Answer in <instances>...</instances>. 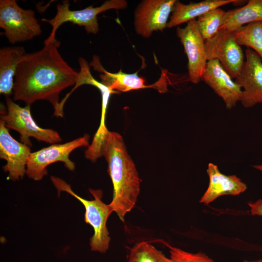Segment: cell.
<instances>
[{
  "mask_svg": "<svg viewBox=\"0 0 262 262\" xmlns=\"http://www.w3.org/2000/svg\"><path fill=\"white\" fill-rule=\"evenodd\" d=\"M253 167L255 169L262 171V164L260 165H254Z\"/></svg>",
  "mask_w": 262,
  "mask_h": 262,
  "instance_id": "cell-24",
  "label": "cell"
},
{
  "mask_svg": "<svg viewBox=\"0 0 262 262\" xmlns=\"http://www.w3.org/2000/svg\"><path fill=\"white\" fill-rule=\"evenodd\" d=\"M50 179L58 194L62 191L66 192L83 205L85 210V222L90 224L94 230V234L90 239L91 249L100 253L105 252L108 249L110 241L106 223L113 211L109 204H106L101 200L102 191L89 189L94 199L88 200L75 194L70 185L62 179L54 176H51Z\"/></svg>",
  "mask_w": 262,
  "mask_h": 262,
  "instance_id": "cell-3",
  "label": "cell"
},
{
  "mask_svg": "<svg viewBox=\"0 0 262 262\" xmlns=\"http://www.w3.org/2000/svg\"><path fill=\"white\" fill-rule=\"evenodd\" d=\"M8 130L0 121V158L6 162L2 168L8 179L15 181L26 174L31 147L15 140Z\"/></svg>",
  "mask_w": 262,
  "mask_h": 262,
  "instance_id": "cell-12",
  "label": "cell"
},
{
  "mask_svg": "<svg viewBox=\"0 0 262 262\" xmlns=\"http://www.w3.org/2000/svg\"><path fill=\"white\" fill-rule=\"evenodd\" d=\"M232 32L239 45L252 49L262 60V21L245 25Z\"/></svg>",
  "mask_w": 262,
  "mask_h": 262,
  "instance_id": "cell-19",
  "label": "cell"
},
{
  "mask_svg": "<svg viewBox=\"0 0 262 262\" xmlns=\"http://www.w3.org/2000/svg\"><path fill=\"white\" fill-rule=\"evenodd\" d=\"M250 212L253 215L262 216V199H259L254 202H248Z\"/></svg>",
  "mask_w": 262,
  "mask_h": 262,
  "instance_id": "cell-23",
  "label": "cell"
},
{
  "mask_svg": "<svg viewBox=\"0 0 262 262\" xmlns=\"http://www.w3.org/2000/svg\"><path fill=\"white\" fill-rule=\"evenodd\" d=\"M89 135L85 134L63 144H54L36 151L31 152L27 162L26 174L30 179L40 180L46 175L47 167L54 163L61 162L69 170L73 171L75 164L69 159L74 150L89 146Z\"/></svg>",
  "mask_w": 262,
  "mask_h": 262,
  "instance_id": "cell-6",
  "label": "cell"
},
{
  "mask_svg": "<svg viewBox=\"0 0 262 262\" xmlns=\"http://www.w3.org/2000/svg\"><path fill=\"white\" fill-rule=\"evenodd\" d=\"M207 61L218 60L232 78L235 79L245 61V54L236 42L233 32L220 29L205 40Z\"/></svg>",
  "mask_w": 262,
  "mask_h": 262,
  "instance_id": "cell-8",
  "label": "cell"
},
{
  "mask_svg": "<svg viewBox=\"0 0 262 262\" xmlns=\"http://www.w3.org/2000/svg\"><path fill=\"white\" fill-rule=\"evenodd\" d=\"M245 61L235 82L242 88L240 101L246 108L262 103V60L253 50H245Z\"/></svg>",
  "mask_w": 262,
  "mask_h": 262,
  "instance_id": "cell-11",
  "label": "cell"
},
{
  "mask_svg": "<svg viewBox=\"0 0 262 262\" xmlns=\"http://www.w3.org/2000/svg\"><path fill=\"white\" fill-rule=\"evenodd\" d=\"M0 27L13 44L30 40L42 33L34 12L21 8L15 0H0Z\"/></svg>",
  "mask_w": 262,
  "mask_h": 262,
  "instance_id": "cell-5",
  "label": "cell"
},
{
  "mask_svg": "<svg viewBox=\"0 0 262 262\" xmlns=\"http://www.w3.org/2000/svg\"><path fill=\"white\" fill-rule=\"evenodd\" d=\"M207 172L209 178V185L199 201L206 205L222 196L239 195L247 188L246 185L236 175L223 174L213 163L208 164Z\"/></svg>",
  "mask_w": 262,
  "mask_h": 262,
  "instance_id": "cell-15",
  "label": "cell"
},
{
  "mask_svg": "<svg viewBox=\"0 0 262 262\" xmlns=\"http://www.w3.org/2000/svg\"><path fill=\"white\" fill-rule=\"evenodd\" d=\"M5 99L6 107L3 105L0 107V121L7 129L19 133L21 143L31 147V137L51 144L62 142V139L57 131L42 128L36 124L31 113V105L21 107L10 96L5 97Z\"/></svg>",
  "mask_w": 262,
  "mask_h": 262,
  "instance_id": "cell-4",
  "label": "cell"
},
{
  "mask_svg": "<svg viewBox=\"0 0 262 262\" xmlns=\"http://www.w3.org/2000/svg\"><path fill=\"white\" fill-rule=\"evenodd\" d=\"M226 13L223 9L216 8L197 18V26L205 40L211 38L218 32L225 20Z\"/></svg>",
  "mask_w": 262,
  "mask_h": 262,
  "instance_id": "cell-20",
  "label": "cell"
},
{
  "mask_svg": "<svg viewBox=\"0 0 262 262\" xmlns=\"http://www.w3.org/2000/svg\"><path fill=\"white\" fill-rule=\"evenodd\" d=\"M128 3L125 0H109L99 6L94 7L92 5L82 10H71L68 0L63 1L56 6V14L50 19L43 18V21L49 23L52 27L49 36L56 37L55 34L59 27L63 23L70 22L79 26H82L88 33L96 34L99 31L98 15L111 9H124Z\"/></svg>",
  "mask_w": 262,
  "mask_h": 262,
  "instance_id": "cell-7",
  "label": "cell"
},
{
  "mask_svg": "<svg viewBox=\"0 0 262 262\" xmlns=\"http://www.w3.org/2000/svg\"><path fill=\"white\" fill-rule=\"evenodd\" d=\"M262 21V0H249L244 6L227 11L220 29L233 31L245 25Z\"/></svg>",
  "mask_w": 262,
  "mask_h": 262,
  "instance_id": "cell-18",
  "label": "cell"
},
{
  "mask_svg": "<svg viewBox=\"0 0 262 262\" xmlns=\"http://www.w3.org/2000/svg\"><path fill=\"white\" fill-rule=\"evenodd\" d=\"M44 43L41 50L26 53L21 59L15 77L13 99L30 105L37 100H47L54 108V115L62 117L60 94L75 85L79 72L59 53L60 42L55 37L49 36Z\"/></svg>",
  "mask_w": 262,
  "mask_h": 262,
  "instance_id": "cell-1",
  "label": "cell"
},
{
  "mask_svg": "<svg viewBox=\"0 0 262 262\" xmlns=\"http://www.w3.org/2000/svg\"><path fill=\"white\" fill-rule=\"evenodd\" d=\"M176 0H144L134 13V24L137 33L150 37L154 31L162 32L167 28Z\"/></svg>",
  "mask_w": 262,
  "mask_h": 262,
  "instance_id": "cell-10",
  "label": "cell"
},
{
  "mask_svg": "<svg viewBox=\"0 0 262 262\" xmlns=\"http://www.w3.org/2000/svg\"><path fill=\"white\" fill-rule=\"evenodd\" d=\"M176 33L187 57L189 80L197 84L201 80L208 61L205 40L198 30L196 19L187 23L184 28L178 27Z\"/></svg>",
  "mask_w": 262,
  "mask_h": 262,
  "instance_id": "cell-9",
  "label": "cell"
},
{
  "mask_svg": "<svg viewBox=\"0 0 262 262\" xmlns=\"http://www.w3.org/2000/svg\"><path fill=\"white\" fill-rule=\"evenodd\" d=\"M170 249V257L173 262H214L204 253L194 254L167 245Z\"/></svg>",
  "mask_w": 262,
  "mask_h": 262,
  "instance_id": "cell-22",
  "label": "cell"
},
{
  "mask_svg": "<svg viewBox=\"0 0 262 262\" xmlns=\"http://www.w3.org/2000/svg\"><path fill=\"white\" fill-rule=\"evenodd\" d=\"M85 155L93 162L101 156L105 157L114 187L113 199L109 205L124 222L126 213L135 205L140 180L123 137L118 133L108 130L99 141L88 147Z\"/></svg>",
  "mask_w": 262,
  "mask_h": 262,
  "instance_id": "cell-2",
  "label": "cell"
},
{
  "mask_svg": "<svg viewBox=\"0 0 262 262\" xmlns=\"http://www.w3.org/2000/svg\"><path fill=\"white\" fill-rule=\"evenodd\" d=\"M89 66H92L94 70L101 73L99 75L100 82L112 90L125 92L133 90L153 88L160 92L163 91V85L161 80L153 84L147 85L145 79L139 76L137 72L128 74L122 72L121 69L116 73L107 71L102 66L98 56H93Z\"/></svg>",
  "mask_w": 262,
  "mask_h": 262,
  "instance_id": "cell-14",
  "label": "cell"
},
{
  "mask_svg": "<svg viewBox=\"0 0 262 262\" xmlns=\"http://www.w3.org/2000/svg\"><path fill=\"white\" fill-rule=\"evenodd\" d=\"M201 80L209 86L224 102L226 107H235L242 96V88L217 60L207 61Z\"/></svg>",
  "mask_w": 262,
  "mask_h": 262,
  "instance_id": "cell-13",
  "label": "cell"
},
{
  "mask_svg": "<svg viewBox=\"0 0 262 262\" xmlns=\"http://www.w3.org/2000/svg\"><path fill=\"white\" fill-rule=\"evenodd\" d=\"M128 262H173L161 251L146 241L136 244L130 251Z\"/></svg>",
  "mask_w": 262,
  "mask_h": 262,
  "instance_id": "cell-21",
  "label": "cell"
},
{
  "mask_svg": "<svg viewBox=\"0 0 262 262\" xmlns=\"http://www.w3.org/2000/svg\"><path fill=\"white\" fill-rule=\"evenodd\" d=\"M26 54L22 47H9L0 50V93L5 97L13 93L18 64Z\"/></svg>",
  "mask_w": 262,
  "mask_h": 262,
  "instance_id": "cell-17",
  "label": "cell"
},
{
  "mask_svg": "<svg viewBox=\"0 0 262 262\" xmlns=\"http://www.w3.org/2000/svg\"><path fill=\"white\" fill-rule=\"evenodd\" d=\"M243 262H262V260L260 259L258 260H255V261H247V260H244Z\"/></svg>",
  "mask_w": 262,
  "mask_h": 262,
  "instance_id": "cell-25",
  "label": "cell"
},
{
  "mask_svg": "<svg viewBox=\"0 0 262 262\" xmlns=\"http://www.w3.org/2000/svg\"><path fill=\"white\" fill-rule=\"evenodd\" d=\"M235 0H205L197 2L183 4L176 1L167 27L170 28L195 19L206 12L216 8L233 3Z\"/></svg>",
  "mask_w": 262,
  "mask_h": 262,
  "instance_id": "cell-16",
  "label": "cell"
}]
</instances>
